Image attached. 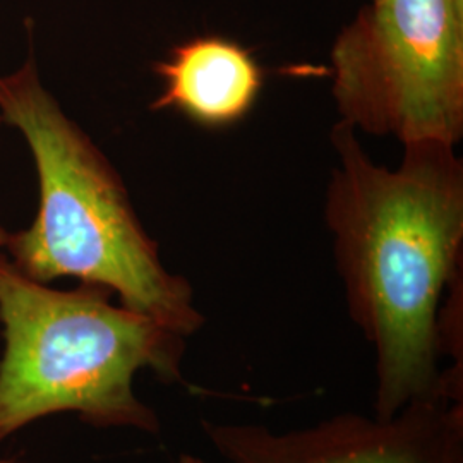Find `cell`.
I'll use <instances>...</instances> for the list:
<instances>
[{
    "instance_id": "cell-1",
    "label": "cell",
    "mask_w": 463,
    "mask_h": 463,
    "mask_svg": "<svg viewBox=\"0 0 463 463\" xmlns=\"http://www.w3.org/2000/svg\"><path fill=\"white\" fill-rule=\"evenodd\" d=\"M326 223L348 315L376 352L374 417L424 398L463 400L438 365L439 311L460 271L463 164L457 146H403L395 168L376 164L357 133L336 124Z\"/></svg>"
},
{
    "instance_id": "cell-2",
    "label": "cell",
    "mask_w": 463,
    "mask_h": 463,
    "mask_svg": "<svg viewBox=\"0 0 463 463\" xmlns=\"http://www.w3.org/2000/svg\"><path fill=\"white\" fill-rule=\"evenodd\" d=\"M0 117L24 136L40 189L32 227L4 246L17 269L40 283L107 287L120 306L185 338L201 330L191 283L164 266L120 175L42 83L33 52L0 76Z\"/></svg>"
},
{
    "instance_id": "cell-3",
    "label": "cell",
    "mask_w": 463,
    "mask_h": 463,
    "mask_svg": "<svg viewBox=\"0 0 463 463\" xmlns=\"http://www.w3.org/2000/svg\"><path fill=\"white\" fill-rule=\"evenodd\" d=\"M110 296L93 283L52 288L0 254V443L59 412H76L95 428L160 430L134 393V376L148 369L191 388L183 374L185 336L114 306Z\"/></svg>"
},
{
    "instance_id": "cell-4",
    "label": "cell",
    "mask_w": 463,
    "mask_h": 463,
    "mask_svg": "<svg viewBox=\"0 0 463 463\" xmlns=\"http://www.w3.org/2000/svg\"><path fill=\"white\" fill-rule=\"evenodd\" d=\"M340 124L403 146L463 136V0H371L331 47Z\"/></svg>"
},
{
    "instance_id": "cell-5",
    "label": "cell",
    "mask_w": 463,
    "mask_h": 463,
    "mask_svg": "<svg viewBox=\"0 0 463 463\" xmlns=\"http://www.w3.org/2000/svg\"><path fill=\"white\" fill-rule=\"evenodd\" d=\"M225 463H463V400H415L390 419L340 414L313 428L201 420Z\"/></svg>"
},
{
    "instance_id": "cell-6",
    "label": "cell",
    "mask_w": 463,
    "mask_h": 463,
    "mask_svg": "<svg viewBox=\"0 0 463 463\" xmlns=\"http://www.w3.org/2000/svg\"><path fill=\"white\" fill-rule=\"evenodd\" d=\"M153 71L164 86L151 109H172L208 128L241 120L263 86V71L252 53L222 36L184 42Z\"/></svg>"
},
{
    "instance_id": "cell-7",
    "label": "cell",
    "mask_w": 463,
    "mask_h": 463,
    "mask_svg": "<svg viewBox=\"0 0 463 463\" xmlns=\"http://www.w3.org/2000/svg\"><path fill=\"white\" fill-rule=\"evenodd\" d=\"M179 463H206L203 462L201 458L198 457H193V455H183L181 458H179Z\"/></svg>"
},
{
    "instance_id": "cell-8",
    "label": "cell",
    "mask_w": 463,
    "mask_h": 463,
    "mask_svg": "<svg viewBox=\"0 0 463 463\" xmlns=\"http://www.w3.org/2000/svg\"><path fill=\"white\" fill-rule=\"evenodd\" d=\"M7 237H9V232L5 231L2 225H0V248H4L5 246V242H7ZM0 463H7V462H0Z\"/></svg>"
},
{
    "instance_id": "cell-9",
    "label": "cell",
    "mask_w": 463,
    "mask_h": 463,
    "mask_svg": "<svg viewBox=\"0 0 463 463\" xmlns=\"http://www.w3.org/2000/svg\"><path fill=\"white\" fill-rule=\"evenodd\" d=\"M2 124H4V120H2V117H0V126H2Z\"/></svg>"
}]
</instances>
